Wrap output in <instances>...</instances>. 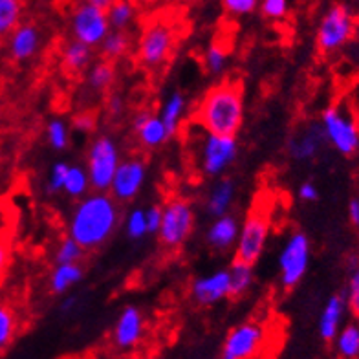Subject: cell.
<instances>
[{
    "label": "cell",
    "mask_w": 359,
    "mask_h": 359,
    "mask_svg": "<svg viewBox=\"0 0 359 359\" xmlns=\"http://www.w3.org/2000/svg\"><path fill=\"white\" fill-rule=\"evenodd\" d=\"M346 215H348L350 224L358 227L359 226V198L358 196L350 198L348 205H346Z\"/></svg>",
    "instance_id": "cell-46"
},
{
    "label": "cell",
    "mask_w": 359,
    "mask_h": 359,
    "mask_svg": "<svg viewBox=\"0 0 359 359\" xmlns=\"http://www.w3.org/2000/svg\"><path fill=\"white\" fill-rule=\"evenodd\" d=\"M332 343L339 359H359V323L341 326Z\"/></svg>",
    "instance_id": "cell-28"
},
{
    "label": "cell",
    "mask_w": 359,
    "mask_h": 359,
    "mask_svg": "<svg viewBox=\"0 0 359 359\" xmlns=\"http://www.w3.org/2000/svg\"><path fill=\"white\" fill-rule=\"evenodd\" d=\"M191 299L202 308L215 306L229 299V271L227 268L215 269L211 273L200 275L191 283Z\"/></svg>",
    "instance_id": "cell-14"
},
{
    "label": "cell",
    "mask_w": 359,
    "mask_h": 359,
    "mask_svg": "<svg viewBox=\"0 0 359 359\" xmlns=\"http://www.w3.org/2000/svg\"><path fill=\"white\" fill-rule=\"evenodd\" d=\"M269 227H271L269 208L266 203L255 202L241 222L238 238H236V244L233 248L235 250L233 259L255 266L264 253L266 244H268Z\"/></svg>",
    "instance_id": "cell-5"
},
{
    "label": "cell",
    "mask_w": 359,
    "mask_h": 359,
    "mask_svg": "<svg viewBox=\"0 0 359 359\" xmlns=\"http://www.w3.org/2000/svg\"><path fill=\"white\" fill-rule=\"evenodd\" d=\"M238 158L236 136L203 133L198 147V169L205 178H222Z\"/></svg>",
    "instance_id": "cell-10"
},
{
    "label": "cell",
    "mask_w": 359,
    "mask_h": 359,
    "mask_svg": "<svg viewBox=\"0 0 359 359\" xmlns=\"http://www.w3.org/2000/svg\"><path fill=\"white\" fill-rule=\"evenodd\" d=\"M10 260H11L10 246L0 238V279L4 277L6 269H8V266H10Z\"/></svg>",
    "instance_id": "cell-45"
},
{
    "label": "cell",
    "mask_w": 359,
    "mask_h": 359,
    "mask_svg": "<svg viewBox=\"0 0 359 359\" xmlns=\"http://www.w3.org/2000/svg\"><path fill=\"white\" fill-rule=\"evenodd\" d=\"M133 133L137 137V143L147 151H156L170 140L169 130L161 121L160 114H152L151 110H140L133 118Z\"/></svg>",
    "instance_id": "cell-18"
},
{
    "label": "cell",
    "mask_w": 359,
    "mask_h": 359,
    "mask_svg": "<svg viewBox=\"0 0 359 359\" xmlns=\"http://www.w3.org/2000/svg\"><path fill=\"white\" fill-rule=\"evenodd\" d=\"M255 266L233 259L231 264L227 266L229 271V297L241 299L244 297L255 283Z\"/></svg>",
    "instance_id": "cell-25"
},
{
    "label": "cell",
    "mask_w": 359,
    "mask_h": 359,
    "mask_svg": "<svg viewBox=\"0 0 359 359\" xmlns=\"http://www.w3.org/2000/svg\"><path fill=\"white\" fill-rule=\"evenodd\" d=\"M260 13L268 20H283L290 11V0H260Z\"/></svg>",
    "instance_id": "cell-38"
},
{
    "label": "cell",
    "mask_w": 359,
    "mask_h": 359,
    "mask_svg": "<svg viewBox=\"0 0 359 359\" xmlns=\"http://www.w3.org/2000/svg\"><path fill=\"white\" fill-rule=\"evenodd\" d=\"M145 336V317L143 312L134 304L125 306L119 312L112 330L114 345L119 350H133L142 343Z\"/></svg>",
    "instance_id": "cell-16"
},
{
    "label": "cell",
    "mask_w": 359,
    "mask_h": 359,
    "mask_svg": "<svg viewBox=\"0 0 359 359\" xmlns=\"http://www.w3.org/2000/svg\"><path fill=\"white\" fill-rule=\"evenodd\" d=\"M238 231H241L238 218L231 213H226L222 217L213 218V222H211V226L205 231V242H208V246L213 251L226 253V251L235 248Z\"/></svg>",
    "instance_id": "cell-19"
},
{
    "label": "cell",
    "mask_w": 359,
    "mask_h": 359,
    "mask_svg": "<svg viewBox=\"0 0 359 359\" xmlns=\"http://www.w3.org/2000/svg\"><path fill=\"white\" fill-rule=\"evenodd\" d=\"M268 328L262 321L250 319L233 326L222 345V359H255L264 350Z\"/></svg>",
    "instance_id": "cell-11"
},
{
    "label": "cell",
    "mask_w": 359,
    "mask_h": 359,
    "mask_svg": "<svg viewBox=\"0 0 359 359\" xmlns=\"http://www.w3.org/2000/svg\"><path fill=\"white\" fill-rule=\"evenodd\" d=\"M326 145L345 158L355 156L359 152V125L352 114L341 107H328L323 110L321 119Z\"/></svg>",
    "instance_id": "cell-9"
},
{
    "label": "cell",
    "mask_w": 359,
    "mask_h": 359,
    "mask_svg": "<svg viewBox=\"0 0 359 359\" xmlns=\"http://www.w3.org/2000/svg\"><path fill=\"white\" fill-rule=\"evenodd\" d=\"M236 198V184L231 178H217L205 200V213L211 218L222 217L226 213H231L233 203Z\"/></svg>",
    "instance_id": "cell-21"
},
{
    "label": "cell",
    "mask_w": 359,
    "mask_h": 359,
    "mask_svg": "<svg viewBox=\"0 0 359 359\" xmlns=\"http://www.w3.org/2000/svg\"><path fill=\"white\" fill-rule=\"evenodd\" d=\"M46 142L53 151L62 152L67 151L70 145V128H68L65 119L53 118L46 125Z\"/></svg>",
    "instance_id": "cell-34"
},
{
    "label": "cell",
    "mask_w": 359,
    "mask_h": 359,
    "mask_svg": "<svg viewBox=\"0 0 359 359\" xmlns=\"http://www.w3.org/2000/svg\"><path fill=\"white\" fill-rule=\"evenodd\" d=\"M8 53L15 62L34 59L43 46V32L35 22H20L8 35Z\"/></svg>",
    "instance_id": "cell-17"
},
{
    "label": "cell",
    "mask_w": 359,
    "mask_h": 359,
    "mask_svg": "<svg viewBox=\"0 0 359 359\" xmlns=\"http://www.w3.org/2000/svg\"><path fill=\"white\" fill-rule=\"evenodd\" d=\"M77 306V295H62V303H61V310L65 313L74 312V308Z\"/></svg>",
    "instance_id": "cell-47"
},
{
    "label": "cell",
    "mask_w": 359,
    "mask_h": 359,
    "mask_svg": "<svg viewBox=\"0 0 359 359\" xmlns=\"http://www.w3.org/2000/svg\"><path fill=\"white\" fill-rule=\"evenodd\" d=\"M114 83H116V67L107 59L94 62L86 74V85L94 92H109Z\"/></svg>",
    "instance_id": "cell-29"
},
{
    "label": "cell",
    "mask_w": 359,
    "mask_h": 359,
    "mask_svg": "<svg viewBox=\"0 0 359 359\" xmlns=\"http://www.w3.org/2000/svg\"><path fill=\"white\" fill-rule=\"evenodd\" d=\"M121 224L119 202L110 193L94 191L77 200L68 220V236L85 251H95L104 246Z\"/></svg>",
    "instance_id": "cell-2"
},
{
    "label": "cell",
    "mask_w": 359,
    "mask_h": 359,
    "mask_svg": "<svg viewBox=\"0 0 359 359\" xmlns=\"http://www.w3.org/2000/svg\"><path fill=\"white\" fill-rule=\"evenodd\" d=\"M227 57H229V50L226 44L213 41L203 53V68L211 76H222L227 68Z\"/></svg>",
    "instance_id": "cell-33"
},
{
    "label": "cell",
    "mask_w": 359,
    "mask_h": 359,
    "mask_svg": "<svg viewBox=\"0 0 359 359\" xmlns=\"http://www.w3.org/2000/svg\"><path fill=\"white\" fill-rule=\"evenodd\" d=\"M110 24L107 19V11L88 4V2H79L72 10L70 15V34L72 39L86 44L92 50L100 48L103 39L109 35Z\"/></svg>",
    "instance_id": "cell-12"
},
{
    "label": "cell",
    "mask_w": 359,
    "mask_h": 359,
    "mask_svg": "<svg viewBox=\"0 0 359 359\" xmlns=\"http://www.w3.org/2000/svg\"><path fill=\"white\" fill-rule=\"evenodd\" d=\"M123 227L127 236L133 242L143 241L147 235H149V226H147V217L145 209L143 208H134L130 213L125 217Z\"/></svg>",
    "instance_id": "cell-36"
},
{
    "label": "cell",
    "mask_w": 359,
    "mask_h": 359,
    "mask_svg": "<svg viewBox=\"0 0 359 359\" xmlns=\"http://www.w3.org/2000/svg\"><path fill=\"white\" fill-rule=\"evenodd\" d=\"M85 2H88V4L95 6V8H100L103 11H107L114 4V0H85Z\"/></svg>",
    "instance_id": "cell-48"
},
{
    "label": "cell",
    "mask_w": 359,
    "mask_h": 359,
    "mask_svg": "<svg viewBox=\"0 0 359 359\" xmlns=\"http://www.w3.org/2000/svg\"><path fill=\"white\" fill-rule=\"evenodd\" d=\"M161 205L160 203H154L151 208L145 209V217H147V226H149V235H156L158 229H160L161 224Z\"/></svg>",
    "instance_id": "cell-42"
},
{
    "label": "cell",
    "mask_w": 359,
    "mask_h": 359,
    "mask_svg": "<svg viewBox=\"0 0 359 359\" xmlns=\"http://www.w3.org/2000/svg\"><path fill=\"white\" fill-rule=\"evenodd\" d=\"M104 107H107V114H109L110 118L118 119V118H121V114H123V110H125V101H123V97H121V94H116V92H112V94H109V97H107V103H104Z\"/></svg>",
    "instance_id": "cell-43"
},
{
    "label": "cell",
    "mask_w": 359,
    "mask_h": 359,
    "mask_svg": "<svg viewBox=\"0 0 359 359\" xmlns=\"http://www.w3.org/2000/svg\"><path fill=\"white\" fill-rule=\"evenodd\" d=\"M68 161H55L48 172L46 180V191L50 194L62 193V185H65V178H67V170H68Z\"/></svg>",
    "instance_id": "cell-39"
},
{
    "label": "cell",
    "mask_w": 359,
    "mask_h": 359,
    "mask_svg": "<svg viewBox=\"0 0 359 359\" xmlns=\"http://www.w3.org/2000/svg\"><path fill=\"white\" fill-rule=\"evenodd\" d=\"M147 161L142 156L121 158L116 175L110 184V196L119 203L133 202L137 194L142 193L147 182Z\"/></svg>",
    "instance_id": "cell-13"
},
{
    "label": "cell",
    "mask_w": 359,
    "mask_h": 359,
    "mask_svg": "<svg viewBox=\"0 0 359 359\" xmlns=\"http://www.w3.org/2000/svg\"><path fill=\"white\" fill-rule=\"evenodd\" d=\"M24 15V0H0V41L8 39Z\"/></svg>",
    "instance_id": "cell-30"
},
{
    "label": "cell",
    "mask_w": 359,
    "mask_h": 359,
    "mask_svg": "<svg viewBox=\"0 0 359 359\" xmlns=\"http://www.w3.org/2000/svg\"><path fill=\"white\" fill-rule=\"evenodd\" d=\"M20 330L19 313L6 301H0V354L13 345Z\"/></svg>",
    "instance_id": "cell-26"
},
{
    "label": "cell",
    "mask_w": 359,
    "mask_h": 359,
    "mask_svg": "<svg viewBox=\"0 0 359 359\" xmlns=\"http://www.w3.org/2000/svg\"><path fill=\"white\" fill-rule=\"evenodd\" d=\"M110 29H123L127 32L136 19V6L133 0H114V4L107 10Z\"/></svg>",
    "instance_id": "cell-32"
},
{
    "label": "cell",
    "mask_w": 359,
    "mask_h": 359,
    "mask_svg": "<svg viewBox=\"0 0 359 359\" xmlns=\"http://www.w3.org/2000/svg\"><path fill=\"white\" fill-rule=\"evenodd\" d=\"M310 260H312V242L306 233L295 229L286 236L277 259L279 283L283 290L292 292L303 283L310 268Z\"/></svg>",
    "instance_id": "cell-8"
},
{
    "label": "cell",
    "mask_w": 359,
    "mask_h": 359,
    "mask_svg": "<svg viewBox=\"0 0 359 359\" xmlns=\"http://www.w3.org/2000/svg\"><path fill=\"white\" fill-rule=\"evenodd\" d=\"M161 224L158 229V242L167 251H176L189 241L196 224L193 203L184 196H169L161 203Z\"/></svg>",
    "instance_id": "cell-4"
},
{
    "label": "cell",
    "mask_w": 359,
    "mask_h": 359,
    "mask_svg": "<svg viewBox=\"0 0 359 359\" xmlns=\"http://www.w3.org/2000/svg\"><path fill=\"white\" fill-rule=\"evenodd\" d=\"M260 0H222V8L231 17H248L255 13Z\"/></svg>",
    "instance_id": "cell-40"
},
{
    "label": "cell",
    "mask_w": 359,
    "mask_h": 359,
    "mask_svg": "<svg viewBox=\"0 0 359 359\" xmlns=\"http://www.w3.org/2000/svg\"><path fill=\"white\" fill-rule=\"evenodd\" d=\"M246 114V90L238 77H226L209 86L194 107L191 119L202 133L236 136Z\"/></svg>",
    "instance_id": "cell-1"
},
{
    "label": "cell",
    "mask_w": 359,
    "mask_h": 359,
    "mask_svg": "<svg viewBox=\"0 0 359 359\" xmlns=\"http://www.w3.org/2000/svg\"><path fill=\"white\" fill-rule=\"evenodd\" d=\"M355 34V17L348 6L334 2L323 13L316 34L317 52L321 55H332L352 41Z\"/></svg>",
    "instance_id": "cell-6"
},
{
    "label": "cell",
    "mask_w": 359,
    "mask_h": 359,
    "mask_svg": "<svg viewBox=\"0 0 359 359\" xmlns=\"http://www.w3.org/2000/svg\"><path fill=\"white\" fill-rule=\"evenodd\" d=\"M95 125H97V121H95V114L88 112V110L76 114L74 119H72V127L76 128L77 133L81 134H92L95 130Z\"/></svg>",
    "instance_id": "cell-41"
},
{
    "label": "cell",
    "mask_w": 359,
    "mask_h": 359,
    "mask_svg": "<svg viewBox=\"0 0 359 359\" xmlns=\"http://www.w3.org/2000/svg\"><path fill=\"white\" fill-rule=\"evenodd\" d=\"M297 196L301 202L313 203L319 200V189H317V185L313 182H303V184L299 185Z\"/></svg>",
    "instance_id": "cell-44"
},
{
    "label": "cell",
    "mask_w": 359,
    "mask_h": 359,
    "mask_svg": "<svg viewBox=\"0 0 359 359\" xmlns=\"http://www.w3.org/2000/svg\"><path fill=\"white\" fill-rule=\"evenodd\" d=\"M90 180L86 175L85 165H68L67 178H65V185H62V193L67 194L68 198L79 200L83 198L85 194H88Z\"/></svg>",
    "instance_id": "cell-31"
},
{
    "label": "cell",
    "mask_w": 359,
    "mask_h": 359,
    "mask_svg": "<svg viewBox=\"0 0 359 359\" xmlns=\"http://www.w3.org/2000/svg\"><path fill=\"white\" fill-rule=\"evenodd\" d=\"M180 41V24L165 15L152 17L143 24L137 39L136 57L143 68L158 72L167 67Z\"/></svg>",
    "instance_id": "cell-3"
},
{
    "label": "cell",
    "mask_w": 359,
    "mask_h": 359,
    "mask_svg": "<svg viewBox=\"0 0 359 359\" xmlns=\"http://www.w3.org/2000/svg\"><path fill=\"white\" fill-rule=\"evenodd\" d=\"M94 57V50L86 44L70 39L61 48V67L68 76H79L90 67Z\"/></svg>",
    "instance_id": "cell-24"
},
{
    "label": "cell",
    "mask_w": 359,
    "mask_h": 359,
    "mask_svg": "<svg viewBox=\"0 0 359 359\" xmlns=\"http://www.w3.org/2000/svg\"><path fill=\"white\" fill-rule=\"evenodd\" d=\"M133 48V39L128 35V32L123 29H110L109 35L103 39V43L100 44V52L103 59L110 62H116L119 59H123Z\"/></svg>",
    "instance_id": "cell-27"
},
{
    "label": "cell",
    "mask_w": 359,
    "mask_h": 359,
    "mask_svg": "<svg viewBox=\"0 0 359 359\" xmlns=\"http://www.w3.org/2000/svg\"><path fill=\"white\" fill-rule=\"evenodd\" d=\"M326 147V137L323 133L321 123L313 121L293 134L286 142V152L293 161L308 163L313 161Z\"/></svg>",
    "instance_id": "cell-15"
},
{
    "label": "cell",
    "mask_w": 359,
    "mask_h": 359,
    "mask_svg": "<svg viewBox=\"0 0 359 359\" xmlns=\"http://www.w3.org/2000/svg\"><path fill=\"white\" fill-rule=\"evenodd\" d=\"M358 231H359V226H358Z\"/></svg>",
    "instance_id": "cell-49"
},
{
    "label": "cell",
    "mask_w": 359,
    "mask_h": 359,
    "mask_svg": "<svg viewBox=\"0 0 359 359\" xmlns=\"http://www.w3.org/2000/svg\"><path fill=\"white\" fill-rule=\"evenodd\" d=\"M187 97L182 90H172L169 92L163 103H161L160 109V118L165 125V128L169 130L170 137L176 136L182 128V123H184L185 116H187Z\"/></svg>",
    "instance_id": "cell-22"
},
{
    "label": "cell",
    "mask_w": 359,
    "mask_h": 359,
    "mask_svg": "<svg viewBox=\"0 0 359 359\" xmlns=\"http://www.w3.org/2000/svg\"><path fill=\"white\" fill-rule=\"evenodd\" d=\"M345 299H346V308L348 312L359 319V262H355L352 268H350L348 283H346L345 288Z\"/></svg>",
    "instance_id": "cell-37"
},
{
    "label": "cell",
    "mask_w": 359,
    "mask_h": 359,
    "mask_svg": "<svg viewBox=\"0 0 359 359\" xmlns=\"http://www.w3.org/2000/svg\"><path fill=\"white\" fill-rule=\"evenodd\" d=\"M86 251L77 244L72 236H65L53 253V264H74V262H83Z\"/></svg>",
    "instance_id": "cell-35"
},
{
    "label": "cell",
    "mask_w": 359,
    "mask_h": 359,
    "mask_svg": "<svg viewBox=\"0 0 359 359\" xmlns=\"http://www.w3.org/2000/svg\"><path fill=\"white\" fill-rule=\"evenodd\" d=\"M85 277V266L83 262L74 264H53L50 277H48V288L53 295H67L74 286Z\"/></svg>",
    "instance_id": "cell-23"
},
{
    "label": "cell",
    "mask_w": 359,
    "mask_h": 359,
    "mask_svg": "<svg viewBox=\"0 0 359 359\" xmlns=\"http://www.w3.org/2000/svg\"><path fill=\"white\" fill-rule=\"evenodd\" d=\"M346 299L345 293H334L328 297V301L325 303L321 310V316H319V323H317V330H319V336L325 343H332L334 337L337 336V332L341 330L343 326V319H345L346 313Z\"/></svg>",
    "instance_id": "cell-20"
},
{
    "label": "cell",
    "mask_w": 359,
    "mask_h": 359,
    "mask_svg": "<svg viewBox=\"0 0 359 359\" xmlns=\"http://www.w3.org/2000/svg\"><path fill=\"white\" fill-rule=\"evenodd\" d=\"M119 161H121V151L118 142L110 134L95 136L86 149L85 160L90 187L100 193H109Z\"/></svg>",
    "instance_id": "cell-7"
}]
</instances>
